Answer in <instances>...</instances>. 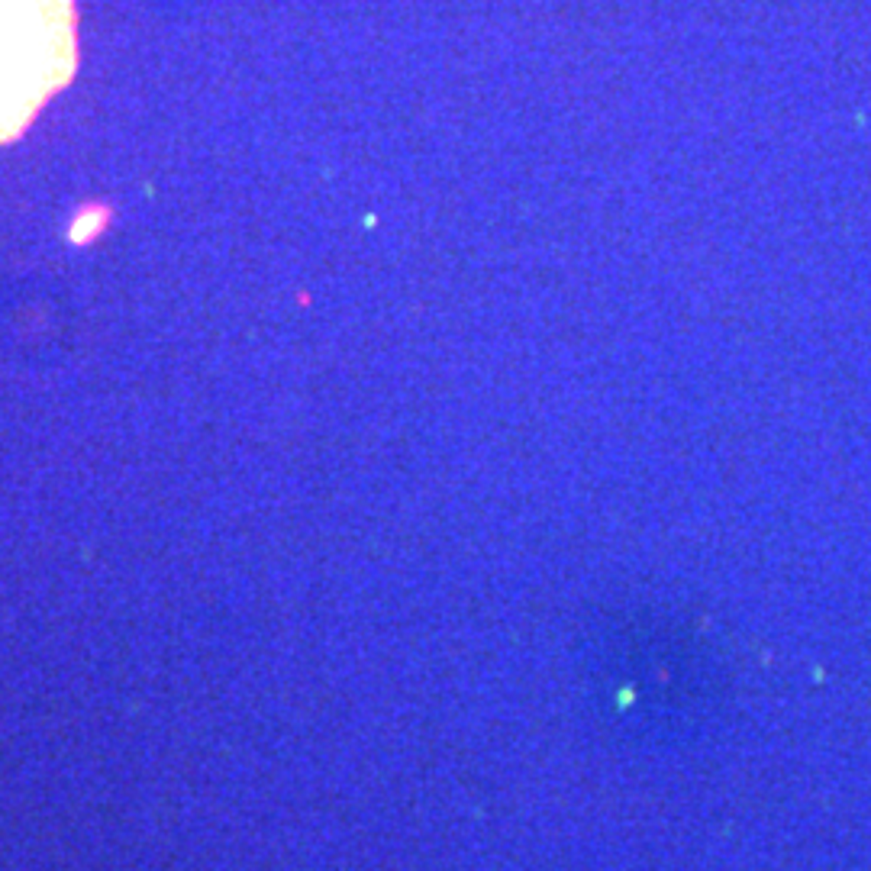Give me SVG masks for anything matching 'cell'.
<instances>
[{"label": "cell", "instance_id": "obj_1", "mask_svg": "<svg viewBox=\"0 0 871 871\" xmlns=\"http://www.w3.org/2000/svg\"><path fill=\"white\" fill-rule=\"evenodd\" d=\"M75 68V0H0V146L23 136Z\"/></svg>", "mask_w": 871, "mask_h": 871}]
</instances>
